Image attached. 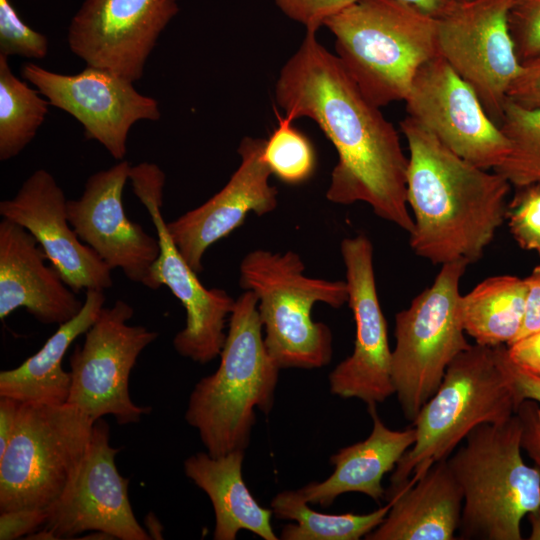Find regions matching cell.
Here are the masks:
<instances>
[{"instance_id": "8fae6325", "label": "cell", "mask_w": 540, "mask_h": 540, "mask_svg": "<svg viewBox=\"0 0 540 540\" xmlns=\"http://www.w3.org/2000/svg\"><path fill=\"white\" fill-rule=\"evenodd\" d=\"M129 180L133 192L145 206L155 227L160 252L152 267L156 289L166 286L186 312L185 327L172 344L182 357L205 364L218 356L225 343V326L235 300L223 289L206 288L176 247L164 220L161 207L165 173L155 163L131 166Z\"/></svg>"}, {"instance_id": "7a4b0ae2", "label": "cell", "mask_w": 540, "mask_h": 540, "mask_svg": "<svg viewBox=\"0 0 540 540\" xmlns=\"http://www.w3.org/2000/svg\"><path fill=\"white\" fill-rule=\"evenodd\" d=\"M400 128L409 149L412 251L435 265L477 262L506 218L510 183L461 158L408 116Z\"/></svg>"}, {"instance_id": "484cf974", "label": "cell", "mask_w": 540, "mask_h": 540, "mask_svg": "<svg viewBox=\"0 0 540 540\" xmlns=\"http://www.w3.org/2000/svg\"><path fill=\"white\" fill-rule=\"evenodd\" d=\"M526 294L525 278L515 275L486 278L461 296L460 315L465 333L479 345H509L521 330Z\"/></svg>"}, {"instance_id": "ffe728a7", "label": "cell", "mask_w": 540, "mask_h": 540, "mask_svg": "<svg viewBox=\"0 0 540 540\" xmlns=\"http://www.w3.org/2000/svg\"><path fill=\"white\" fill-rule=\"evenodd\" d=\"M265 139L245 137L237 149L241 162L226 185L202 205L167 222L169 233L188 265L197 273L210 246L239 228L250 213L263 216L278 205L263 151Z\"/></svg>"}, {"instance_id": "ab89813d", "label": "cell", "mask_w": 540, "mask_h": 540, "mask_svg": "<svg viewBox=\"0 0 540 540\" xmlns=\"http://www.w3.org/2000/svg\"><path fill=\"white\" fill-rule=\"evenodd\" d=\"M20 401L0 396V456L4 453L12 436Z\"/></svg>"}, {"instance_id": "ac0fdd59", "label": "cell", "mask_w": 540, "mask_h": 540, "mask_svg": "<svg viewBox=\"0 0 540 540\" xmlns=\"http://www.w3.org/2000/svg\"><path fill=\"white\" fill-rule=\"evenodd\" d=\"M130 168L124 159L92 174L82 195L67 201V217L79 239L111 270L120 269L130 281L155 290L151 272L160 252L158 237L131 221L123 204Z\"/></svg>"}, {"instance_id": "52a82bcc", "label": "cell", "mask_w": 540, "mask_h": 540, "mask_svg": "<svg viewBox=\"0 0 540 540\" xmlns=\"http://www.w3.org/2000/svg\"><path fill=\"white\" fill-rule=\"evenodd\" d=\"M304 272V262L293 251L256 249L240 263V287L257 297L264 343L280 369L328 365L332 332L313 321L312 308L316 303L340 308L348 302L346 281L308 277Z\"/></svg>"}, {"instance_id": "f546056e", "label": "cell", "mask_w": 540, "mask_h": 540, "mask_svg": "<svg viewBox=\"0 0 540 540\" xmlns=\"http://www.w3.org/2000/svg\"><path fill=\"white\" fill-rule=\"evenodd\" d=\"M278 126L265 141L263 157L280 181L298 185L309 180L315 172L317 158L311 141L292 125L290 116L276 111Z\"/></svg>"}, {"instance_id": "b9f144b4", "label": "cell", "mask_w": 540, "mask_h": 540, "mask_svg": "<svg viewBox=\"0 0 540 540\" xmlns=\"http://www.w3.org/2000/svg\"><path fill=\"white\" fill-rule=\"evenodd\" d=\"M527 517L531 526V532L528 539L540 540V508L529 513Z\"/></svg>"}, {"instance_id": "83f0119b", "label": "cell", "mask_w": 540, "mask_h": 540, "mask_svg": "<svg viewBox=\"0 0 540 540\" xmlns=\"http://www.w3.org/2000/svg\"><path fill=\"white\" fill-rule=\"evenodd\" d=\"M49 101L11 70L0 54V160L19 155L34 139L48 114Z\"/></svg>"}, {"instance_id": "1f68e13d", "label": "cell", "mask_w": 540, "mask_h": 540, "mask_svg": "<svg viewBox=\"0 0 540 540\" xmlns=\"http://www.w3.org/2000/svg\"><path fill=\"white\" fill-rule=\"evenodd\" d=\"M48 48L47 37L25 24L10 0H0V54L39 60Z\"/></svg>"}, {"instance_id": "d6a6232c", "label": "cell", "mask_w": 540, "mask_h": 540, "mask_svg": "<svg viewBox=\"0 0 540 540\" xmlns=\"http://www.w3.org/2000/svg\"><path fill=\"white\" fill-rule=\"evenodd\" d=\"M518 190L506 214L510 232L521 248L540 255V184Z\"/></svg>"}, {"instance_id": "8d00e7d4", "label": "cell", "mask_w": 540, "mask_h": 540, "mask_svg": "<svg viewBox=\"0 0 540 540\" xmlns=\"http://www.w3.org/2000/svg\"><path fill=\"white\" fill-rule=\"evenodd\" d=\"M48 518L47 509H19L0 513V539L15 540L41 529ZM26 537V538H27Z\"/></svg>"}, {"instance_id": "4dcf8cb0", "label": "cell", "mask_w": 540, "mask_h": 540, "mask_svg": "<svg viewBox=\"0 0 540 540\" xmlns=\"http://www.w3.org/2000/svg\"><path fill=\"white\" fill-rule=\"evenodd\" d=\"M511 373L521 401L516 411L522 425L521 446L540 470V376L512 360Z\"/></svg>"}, {"instance_id": "4316f807", "label": "cell", "mask_w": 540, "mask_h": 540, "mask_svg": "<svg viewBox=\"0 0 540 540\" xmlns=\"http://www.w3.org/2000/svg\"><path fill=\"white\" fill-rule=\"evenodd\" d=\"M298 490L278 493L271 501L276 518L294 520L285 525L283 540H359L378 527L387 516L391 503L368 514H325L313 510Z\"/></svg>"}, {"instance_id": "3957f363", "label": "cell", "mask_w": 540, "mask_h": 540, "mask_svg": "<svg viewBox=\"0 0 540 540\" xmlns=\"http://www.w3.org/2000/svg\"><path fill=\"white\" fill-rule=\"evenodd\" d=\"M257 297L245 290L229 316L217 370L194 386L185 412L207 453L217 457L245 450L256 421L255 409H272L280 368L267 351Z\"/></svg>"}, {"instance_id": "f1b7e54d", "label": "cell", "mask_w": 540, "mask_h": 540, "mask_svg": "<svg viewBox=\"0 0 540 540\" xmlns=\"http://www.w3.org/2000/svg\"><path fill=\"white\" fill-rule=\"evenodd\" d=\"M500 129L510 142V152L494 171L517 189L540 184V109L507 99Z\"/></svg>"}, {"instance_id": "d6986e66", "label": "cell", "mask_w": 540, "mask_h": 540, "mask_svg": "<svg viewBox=\"0 0 540 540\" xmlns=\"http://www.w3.org/2000/svg\"><path fill=\"white\" fill-rule=\"evenodd\" d=\"M67 201L54 176L38 169L13 198L0 202V215L35 237L50 264L76 293L111 288L112 270L79 239L67 217Z\"/></svg>"}, {"instance_id": "8992f818", "label": "cell", "mask_w": 540, "mask_h": 540, "mask_svg": "<svg viewBox=\"0 0 540 540\" xmlns=\"http://www.w3.org/2000/svg\"><path fill=\"white\" fill-rule=\"evenodd\" d=\"M517 414L484 423L447 459L463 493L461 540H521V522L540 508V470L523 460Z\"/></svg>"}, {"instance_id": "603a6c76", "label": "cell", "mask_w": 540, "mask_h": 540, "mask_svg": "<svg viewBox=\"0 0 540 540\" xmlns=\"http://www.w3.org/2000/svg\"><path fill=\"white\" fill-rule=\"evenodd\" d=\"M373 421L370 435L363 441L341 448L330 458L333 473L322 482L298 489L309 504L329 507L347 492H359L375 501L385 498L382 480L393 471L415 442V429L392 430L380 419L376 405H368Z\"/></svg>"}, {"instance_id": "5bb4252c", "label": "cell", "mask_w": 540, "mask_h": 540, "mask_svg": "<svg viewBox=\"0 0 540 540\" xmlns=\"http://www.w3.org/2000/svg\"><path fill=\"white\" fill-rule=\"evenodd\" d=\"M404 101L409 118L466 161L494 170L508 156L507 137L440 55L418 69Z\"/></svg>"}, {"instance_id": "2e32d148", "label": "cell", "mask_w": 540, "mask_h": 540, "mask_svg": "<svg viewBox=\"0 0 540 540\" xmlns=\"http://www.w3.org/2000/svg\"><path fill=\"white\" fill-rule=\"evenodd\" d=\"M178 11L177 0H85L68 26V46L86 66L134 83Z\"/></svg>"}, {"instance_id": "e575fe53", "label": "cell", "mask_w": 540, "mask_h": 540, "mask_svg": "<svg viewBox=\"0 0 540 540\" xmlns=\"http://www.w3.org/2000/svg\"><path fill=\"white\" fill-rule=\"evenodd\" d=\"M290 19L303 24L307 31L323 26L324 21L357 0H274Z\"/></svg>"}, {"instance_id": "7bdbcfd3", "label": "cell", "mask_w": 540, "mask_h": 540, "mask_svg": "<svg viewBox=\"0 0 540 540\" xmlns=\"http://www.w3.org/2000/svg\"><path fill=\"white\" fill-rule=\"evenodd\" d=\"M462 1H470V0H462Z\"/></svg>"}, {"instance_id": "5b68a950", "label": "cell", "mask_w": 540, "mask_h": 540, "mask_svg": "<svg viewBox=\"0 0 540 540\" xmlns=\"http://www.w3.org/2000/svg\"><path fill=\"white\" fill-rule=\"evenodd\" d=\"M323 25L345 70L378 107L404 101L418 69L439 55L437 19L395 0H357Z\"/></svg>"}, {"instance_id": "7c38bea8", "label": "cell", "mask_w": 540, "mask_h": 540, "mask_svg": "<svg viewBox=\"0 0 540 540\" xmlns=\"http://www.w3.org/2000/svg\"><path fill=\"white\" fill-rule=\"evenodd\" d=\"M513 0H459L437 19V49L475 91L500 127L511 84L521 72L508 26Z\"/></svg>"}, {"instance_id": "cb8c5ba5", "label": "cell", "mask_w": 540, "mask_h": 540, "mask_svg": "<svg viewBox=\"0 0 540 540\" xmlns=\"http://www.w3.org/2000/svg\"><path fill=\"white\" fill-rule=\"evenodd\" d=\"M245 450L221 456L198 452L184 461V471L209 497L215 514V540H234L248 530L264 540H277L271 524L272 509L262 507L242 476Z\"/></svg>"}, {"instance_id": "9c48e42d", "label": "cell", "mask_w": 540, "mask_h": 540, "mask_svg": "<svg viewBox=\"0 0 540 540\" xmlns=\"http://www.w3.org/2000/svg\"><path fill=\"white\" fill-rule=\"evenodd\" d=\"M469 264L441 265L433 283L395 315L391 378L404 417L414 421L449 364L470 344L460 315V280Z\"/></svg>"}, {"instance_id": "ba28073f", "label": "cell", "mask_w": 540, "mask_h": 540, "mask_svg": "<svg viewBox=\"0 0 540 540\" xmlns=\"http://www.w3.org/2000/svg\"><path fill=\"white\" fill-rule=\"evenodd\" d=\"M94 422L68 403L20 402L0 456V513L56 502L79 470Z\"/></svg>"}, {"instance_id": "e0dca14e", "label": "cell", "mask_w": 540, "mask_h": 540, "mask_svg": "<svg viewBox=\"0 0 540 540\" xmlns=\"http://www.w3.org/2000/svg\"><path fill=\"white\" fill-rule=\"evenodd\" d=\"M348 287V305L355 321L352 354L329 374L332 394L358 398L367 405L395 394L387 324L378 299L373 246L365 235L347 237L340 245Z\"/></svg>"}, {"instance_id": "30bf717a", "label": "cell", "mask_w": 540, "mask_h": 540, "mask_svg": "<svg viewBox=\"0 0 540 540\" xmlns=\"http://www.w3.org/2000/svg\"><path fill=\"white\" fill-rule=\"evenodd\" d=\"M133 314L124 300L103 307L69 357L71 387L66 403L94 421L112 415L119 425L135 424L151 411L132 401L128 386L139 355L158 333L130 325Z\"/></svg>"}, {"instance_id": "836d02e7", "label": "cell", "mask_w": 540, "mask_h": 540, "mask_svg": "<svg viewBox=\"0 0 540 540\" xmlns=\"http://www.w3.org/2000/svg\"><path fill=\"white\" fill-rule=\"evenodd\" d=\"M508 26L521 63L540 55V0H513Z\"/></svg>"}, {"instance_id": "7402d4cb", "label": "cell", "mask_w": 540, "mask_h": 540, "mask_svg": "<svg viewBox=\"0 0 540 540\" xmlns=\"http://www.w3.org/2000/svg\"><path fill=\"white\" fill-rule=\"evenodd\" d=\"M391 503L383 522L367 540H454L459 529L463 493L447 459L434 463L425 474L388 490Z\"/></svg>"}, {"instance_id": "f35d334b", "label": "cell", "mask_w": 540, "mask_h": 540, "mask_svg": "<svg viewBox=\"0 0 540 540\" xmlns=\"http://www.w3.org/2000/svg\"><path fill=\"white\" fill-rule=\"evenodd\" d=\"M507 349L516 365L540 376V329L509 344Z\"/></svg>"}, {"instance_id": "74e56055", "label": "cell", "mask_w": 540, "mask_h": 540, "mask_svg": "<svg viewBox=\"0 0 540 540\" xmlns=\"http://www.w3.org/2000/svg\"><path fill=\"white\" fill-rule=\"evenodd\" d=\"M525 281L527 294L524 320L521 330L513 342L540 329V264L532 270Z\"/></svg>"}, {"instance_id": "6da1fadb", "label": "cell", "mask_w": 540, "mask_h": 540, "mask_svg": "<svg viewBox=\"0 0 540 540\" xmlns=\"http://www.w3.org/2000/svg\"><path fill=\"white\" fill-rule=\"evenodd\" d=\"M276 103L293 120L312 119L338 154L326 198L335 204H368L380 218L411 233L408 157L397 130L360 90L336 54L307 31L282 67Z\"/></svg>"}, {"instance_id": "d4e9b609", "label": "cell", "mask_w": 540, "mask_h": 540, "mask_svg": "<svg viewBox=\"0 0 540 540\" xmlns=\"http://www.w3.org/2000/svg\"><path fill=\"white\" fill-rule=\"evenodd\" d=\"M105 299L103 290H86L83 307L73 319L59 325L41 349L21 365L0 372V396L20 402L65 404L71 374L63 369V358L74 340L95 322Z\"/></svg>"}, {"instance_id": "4fadbf2b", "label": "cell", "mask_w": 540, "mask_h": 540, "mask_svg": "<svg viewBox=\"0 0 540 540\" xmlns=\"http://www.w3.org/2000/svg\"><path fill=\"white\" fill-rule=\"evenodd\" d=\"M120 448L110 444V427L94 422L78 472L48 509L45 525L26 539H71L86 531L103 532L113 539L148 540L128 497L129 479L120 475L115 457Z\"/></svg>"}, {"instance_id": "277c9868", "label": "cell", "mask_w": 540, "mask_h": 540, "mask_svg": "<svg viewBox=\"0 0 540 540\" xmlns=\"http://www.w3.org/2000/svg\"><path fill=\"white\" fill-rule=\"evenodd\" d=\"M518 397L507 347L471 345L449 364L413 421L415 442L397 463L389 490L418 480L448 457L475 427L516 414Z\"/></svg>"}, {"instance_id": "d590c367", "label": "cell", "mask_w": 540, "mask_h": 540, "mask_svg": "<svg viewBox=\"0 0 540 540\" xmlns=\"http://www.w3.org/2000/svg\"><path fill=\"white\" fill-rule=\"evenodd\" d=\"M521 67L507 97L522 107L540 109V55L522 62Z\"/></svg>"}, {"instance_id": "44dd1931", "label": "cell", "mask_w": 540, "mask_h": 540, "mask_svg": "<svg viewBox=\"0 0 540 540\" xmlns=\"http://www.w3.org/2000/svg\"><path fill=\"white\" fill-rule=\"evenodd\" d=\"M35 237L24 227L0 221V319L25 308L42 324L73 319L84 301L50 264Z\"/></svg>"}, {"instance_id": "9a60e30c", "label": "cell", "mask_w": 540, "mask_h": 540, "mask_svg": "<svg viewBox=\"0 0 540 540\" xmlns=\"http://www.w3.org/2000/svg\"><path fill=\"white\" fill-rule=\"evenodd\" d=\"M21 76L32 84L50 105L73 116L88 140L99 142L116 160H124L127 137L138 121H157L158 101L138 92L133 82L105 69L86 66L66 75L27 62Z\"/></svg>"}, {"instance_id": "60d3db41", "label": "cell", "mask_w": 540, "mask_h": 540, "mask_svg": "<svg viewBox=\"0 0 540 540\" xmlns=\"http://www.w3.org/2000/svg\"><path fill=\"white\" fill-rule=\"evenodd\" d=\"M422 14L439 19L448 14L459 0H395Z\"/></svg>"}]
</instances>
